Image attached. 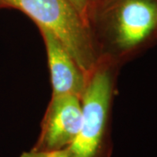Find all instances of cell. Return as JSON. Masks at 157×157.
Wrapping results in <instances>:
<instances>
[{"mask_svg":"<svg viewBox=\"0 0 157 157\" xmlns=\"http://www.w3.org/2000/svg\"><path fill=\"white\" fill-rule=\"evenodd\" d=\"M1 9L22 11L38 28L53 33L86 75L95 67L99 56L88 22L69 0H0Z\"/></svg>","mask_w":157,"mask_h":157,"instance_id":"3","label":"cell"},{"mask_svg":"<svg viewBox=\"0 0 157 157\" xmlns=\"http://www.w3.org/2000/svg\"><path fill=\"white\" fill-rule=\"evenodd\" d=\"M69 1L86 21L88 19L91 11L94 9L96 3L98 2V0H69Z\"/></svg>","mask_w":157,"mask_h":157,"instance_id":"6","label":"cell"},{"mask_svg":"<svg viewBox=\"0 0 157 157\" xmlns=\"http://www.w3.org/2000/svg\"><path fill=\"white\" fill-rule=\"evenodd\" d=\"M39 30L47 56L52 95L72 94L81 98L87 75L55 34L45 28Z\"/></svg>","mask_w":157,"mask_h":157,"instance_id":"5","label":"cell"},{"mask_svg":"<svg viewBox=\"0 0 157 157\" xmlns=\"http://www.w3.org/2000/svg\"><path fill=\"white\" fill-rule=\"evenodd\" d=\"M19 157H69L67 148L53 151H37L30 149L28 151L23 152Z\"/></svg>","mask_w":157,"mask_h":157,"instance_id":"7","label":"cell"},{"mask_svg":"<svg viewBox=\"0 0 157 157\" xmlns=\"http://www.w3.org/2000/svg\"><path fill=\"white\" fill-rule=\"evenodd\" d=\"M121 67L100 58L87 74L81 95V126L67 148L69 157H112V107Z\"/></svg>","mask_w":157,"mask_h":157,"instance_id":"2","label":"cell"},{"mask_svg":"<svg viewBox=\"0 0 157 157\" xmlns=\"http://www.w3.org/2000/svg\"><path fill=\"white\" fill-rule=\"evenodd\" d=\"M82 105L79 96L52 95L40 123V132L32 149L53 151L72 145L81 126Z\"/></svg>","mask_w":157,"mask_h":157,"instance_id":"4","label":"cell"},{"mask_svg":"<svg viewBox=\"0 0 157 157\" xmlns=\"http://www.w3.org/2000/svg\"><path fill=\"white\" fill-rule=\"evenodd\" d=\"M87 21L99 59L122 67L157 42V0H98Z\"/></svg>","mask_w":157,"mask_h":157,"instance_id":"1","label":"cell"}]
</instances>
